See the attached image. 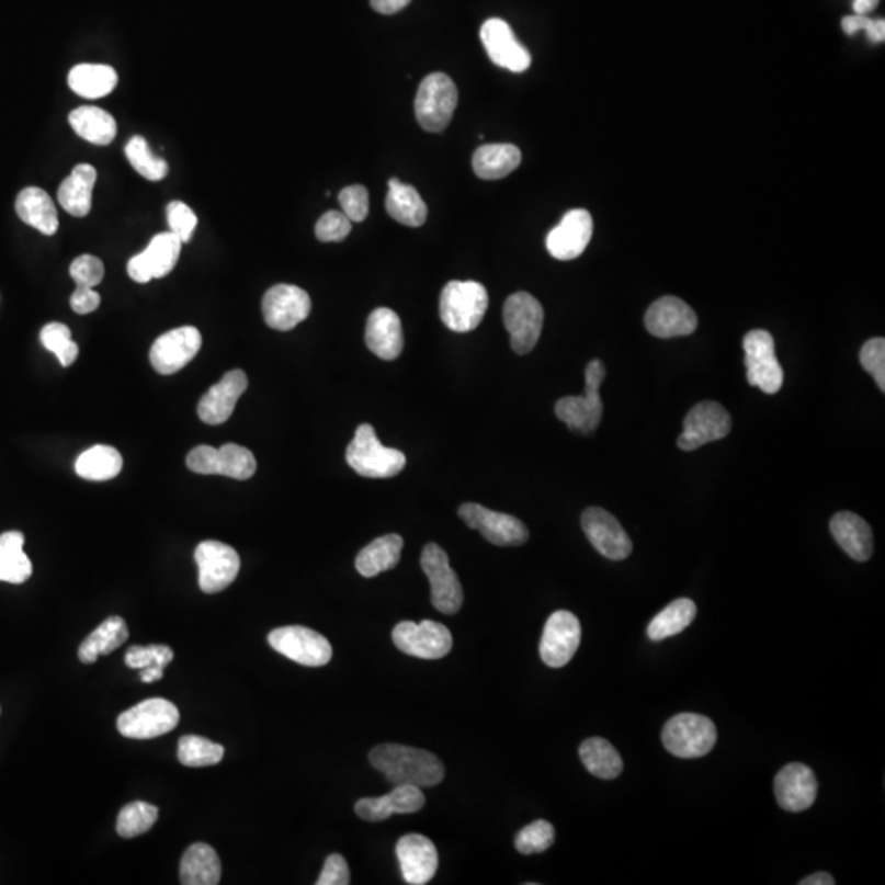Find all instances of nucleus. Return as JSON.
<instances>
[{
    "mask_svg": "<svg viewBox=\"0 0 885 885\" xmlns=\"http://www.w3.org/2000/svg\"><path fill=\"white\" fill-rule=\"evenodd\" d=\"M370 762L394 785L435 787L444 779V765L439 756L412 746L386 745L371 749Z\"/></svg>",
    "mask_w": 885,
    "mask_h": 885,
    "instance_id": "1",
    "label": "nucleus"
},
{
    "mask_svg": "<svg viewBox=\"0 0 885 885\" xmlns=\"http://www.w3.org/2000/svg\"><path fill=\"white\" fill-rule=\"evenodd\" d=\"M347 463L354 473L367 479H389L402 473L407 457L402 451L384 446L373 427L363 423L358 427L353 442L348 444Z\"/></svg>",
    "mask_w": 885,
    "mask_h": 885,
    "instance_id": "2",
    "label": "nucleus"
},
{
    "mask_svg": "<svg viewBox=\"0 0 885 885\" xmlns=\"http://www.w3.org/2000/svg\"><path fill=\"white\" fill-rule=\"evenodd\" d=\"M489 307L486 287L476 281H451L440 297V317L450 330L467 333L476 330Z\"/></svg>",
    "mask_w": 885,
    "mask_h": 885,
    "instance_id": "3",
    "label": "nucleus"
},
{
    "mask_svg": "<svg viewBox=\"0 0 885 885\" xmlns=\"http://www.w3.org/2000/svg\"><path fill=\"white\" fill-rule=\"evenodd\" d=\"M603 379L605 366L602 361H590L586 367L585 394L559 399L555 407L556 417L575 432L588 435L597 430L603 416V402L600 399V384Z\"/></svg>",
    "mask_w": 885,
    "mask_h": 885,
    "instance_id": "4",
    "label": "nucleus"
},
{
    "mask_svg": "<svg viewBox=\"0 0 885 885\" xmlns=\"http://www.w3.org/2000/svg\"><path fill=\"white\" fill-rule=\"evenodd\" d=\"M457 107V89L444 72H432L420 82L416 95V117L420 127L440 134L450 125Z\"/></svg>",
    "mask_w": 885,
    "mask_h": 885,
    "instance_id": "5",
    "label": "nucleus"
},
{
    "mask_svg": "<svg viewBox=\"0 0 885 885\" xmlns=\"http://www.w3.org/2000/svg\"><path fill=\"white\" fill-rule=\"evenodd\" d=\"M715 742H717V728L714 722L704 715H676L662 730V745L676 758H702L714 749Z\"/></svg>",
    "mask_w": 885,
    "mask_h": 885,
    "instance_id": "6",
    "label": "nucleus"
},
{
    "mask_svg": "<svg viewBox=\"0 0 885 885\" xmlns=\"http://www.w3.org/2000/svg\"><path fill=\"white\" fill-rule=\"evenodd\" d=\"M185 463L192 473L204 476L218 474L237 480L251 479L258 467L254 454L248 447L235 443H227L222 447L202 444L188 454Z\"/></svg>",
    "mask_w": 885,
    "mask_h": 885,
    "instance_id": "7",
    "label": "nucleus"
},
{
    "mask_svg": "<svg viewBox=\"0 0 885 885\" xmlns=\"http://www.w3.org/2000/svg\"><path fill=\"white\" fill-rule=\"evenodd\" d=\"M746 379L764 394H778L784 384V371L775 356L774 338L769 331L752 330L742 340Z\"/></svg>",
    "mask_w": 885,
    "mask_h": 885,
    "instance_id": "8",
    "label": "nucleus"
},
{
    "mask_svg": "<svg viewBox=\"0 0 885 885\" xmlns=\"http://www.w3.org/2000/svg\"><path fill=\"white\" fill-rule=\"evenodd\" d=\"M545 310L538 298L529 293L510 295L503 305V324L517 354H529L542 337Z\"/></svg>",
    "mask_w": 885,
    "mask_h": 885,
    "instance_id": "9",
    "label": "nucleus"
},
{
    "mask_svg": "<svg viewBox=\"0 0 885 885\" xmlns=\"http://www.w3.org/2000/svg\"><path fill=\"white\" fill-rule=\"evenodd\" d=\"M268 642L274 651L307 668L328 665L333 656L330 642L320 633L305 626H283L273 629L268 636Z\"/></svg>",
    "mask_w": 885,
    "mask_h": 885,
    "instance_id": "10",
    "label": "nucleus"
},
{
    "mask_svg": "<svg viewBox=\"0 0 885 885\" xmlns=\"http://www.w3.org/2000/svg\"><path fill=\"white\" fill-rule=\"evenodd\" d=\"M178 707L166 699H148L124 712L118 717L117 728L122 737L134 739L158 738L179 725Z\"/></svg>",
    "mask_w": 885,
    "mask_h": 885,
    "instance_id": "11",
    "label": "nucleus"
},
{
    "mask_svg": "<svg viewBox=\"0 0 885 885\" xmlns=\"http://www.w3.org/2000/svg\"><path fill=\"white\" fill-rule=\"evenodd\" d=\"M457 515L492 545L520 546L529 542L530 533L525 523L509 513L493 512L479 503L467 502L459 507Z\"/></svg>",
    "mask_w": 885,
    "mask_h": 885,
    "instance_id": "12",
    "label": "nucleus"
},
{
    "mask_svg": "<svg viewBox=\"0 0 885 885\" xmlns=\"http://www.w3.org/2000/svg\"><path fill=\"white\" fill-rule=\"evenodd\" d=\"M423 572L432 588V603L444 615H454L463 606L464 593L456 572L451 569L446 552L436 543H429L420 558Z\"/></svg>",
    "mask_w": 885,
    "mask_h": 885,
    "instance_id": "13",
    "label": "nucleus"
},
{
    "mask_svg": "<svg viewBox=\"0 0 885 885\" xmlns=\"http://www.w3.org/2000/svg\"><path fill=\"white\" fill-rule=\"evenodd\" d=\"M394 645L420 659L444 658L453 648V635L443 623L423 620V622H402L394 628Z\"/></svg>",
    "mask_w": 885,
    "mask_h": 885,
    "instance_id": "14",
    "label": "nucleus"
},
{
    "mask_svg": "<svg viewBox=\"0 0 885 885\" xmlns=\"http://www.w3.org/2000/svg\"><path fill=\"white\" fill-rule=\"evenodd\" d=\"M195 563L198 568V588L205 593L222 592L234 585L240 572V556L225 543L202 542L195 548Z\"/></svg>",
    "mask_w": 885,
    "mask_h": 885,
    "instance_id": "15",
    "label": "nucleus"
},
{
    "mask_svg": "<svg viewBox=\"0 0 885 885\" xmlns=\"http://www.w3.org/2000/svg\"><path fill=\"white\" fill-rule=\"evenodd\" d=\"M202 347L201 331L195 327H181L161 334L149 350L152 370L162 376H171L184 370Z\"/></svg>",
    "mask_w": 885,
    "mask_h": 885,
    "instance_id": "16",
    "label": "nucleus"
},
{
    "mask_svg": "<svg viewBox=\"0 0 885 885\" xmlns=\"http://www.w3.org/2000/svg\"><path fill=\"white\" fill-rule=\"evenodd\" d=\"M581 645V623L578 616L558 610L549 616L540 643V656L549 668L559 669L571 661Z\"/></svg>",
    "mask_w": 885,
    "mask_h": 885,
    "instance_id": "17",
    "label": "nucleus"
},
{
    "mask_svg": "<svg viewBox=\"0 0 885 885\" xmlns=\"http://www.w3.org/2000/svg\"><path fill=\"white\" fill-rule=\"evenodd\" d=\"M731 430V417L721 404L705 400L692 407L684 420V432L679 436L682 451H694L704 444L725 439Z\"/></svg>",
    "mask_w": 885,
    "mask_h": 885,
    "instance_id": "18",
    "label": "nucleus"
},
{
    "mask_svg": "<svg viewBox=\"0 0 885 885\" xmlns=\"http://www.w3.org/2000/svg\"><path fill=\"white\" fill-rule=\"evenodd\" d=\"M581 522L590 545L606 559L623 561L632 555V540L612 513L589 507L582 513Z\"/></svg>",
    "mask_w": 885,
    "mask_h": 885,
    "instance_id": "19",
    "label": "nucleus"
},
{
    "mask_svg": "<svg viewBox=\"0 0 885 885\" xmlns=\"http://www.w3.org/2000/svg\"><path fill=\"white\" fill-rule=\"evenodd\" d=\"M480 42L490 61L512 72H523L532 65L529 49L517 39L512 26L502 19H489L480 26Z\"/></svg>",
    "mask_w": 885,
    "mask_h": 885,
    "instance_id": "20",
    "label": "nucleus"
},
{
    "mask_svg": "<svg viewBox=\"0 0 885 885\" xmlns=\"http://www.w3.org/2000/svg\"><path fill=\"white\" fill-rule=\"evenodd\" d=\"M310 295L291 284H277L263 297V317L273 330L290 331L310 315Z\"/></svg>",
    "mask_w": 885,
    "mask_h": 885,
    "instance_id": "21",
    "label": "nucleus"
},
{
    "mask_svg": "<svg viewBox=\"0 0 885 885\" xmlns=\"http://www.w3.org/2000/svg\"><path fill=\"white\" fill-rule=\"evenodd\" d=\"M181 248L182 241L171 231L156 235L144 253L128 261V276L140 284L168 276L178 264Z\"/></svg>",
    "mask_w": 885,
    "mask_h": 885,
    "instance_id": "22",
    "label": "nucleus"
},
{
    "mask_svg": "<svg viewBox=\"0 0 885 885\" xmlns=\"http://www.w3.org/2000/svg\"><path fill=\"white\" fill-rule=\"evenodd\" d=\"M593 234L592 215L585 208L569 211L546 237V250L555 260L571 261L581 257Z\"/></svg>",
    "mask_w": 885,
    "mask_h": 885,
    "instance_id": "23",
    "label": "nucleus"
},
{
    "mask_svg": "<svg viewBox=\"0 0 885 885\" xmlns=\"http://www.w3.org/2000/svg\"><path fill=\"white\" fill-rule=\"evenodd\" d=\"M817 792L814 771L802 762H791L775 775L774 794L779 807L791 814L808 810L815 804Z\"/></svg>",
    "mask_w": 885,
    "mask_h": 885,
    "instance_id": "24",
    "label": "nucleus"
},
{
    "mask_svg": "<svg viewBox=\"0 0 885 885\" xmlns=\"http://www.w3.org/2000/svg\"><path fill=\"white\" fill-rule=\"evenodd\" d=\"M645 325L656 338H676L694 333L699 320L691 305L674 295H666L648 308Z\"/></svg>",
    "mask_w": 885,
    "mask_h": 885,
    "instance_id": "25",
    "label": "nucleus"
},
{
    "mask_svg": "<svg viewBox=\"0 0 885 885\" xmlns=\"http://www.w3.org/2000/svg\"><path fill=\"white\" fill-rule=\"evenodd\" d=\"M396 853L407 884H429L435 877L439 851L429 838L417 833L406 835L397 843Z\"/></svg>",
    "mask_w": 885,
    "mask_h": 885,
    "instance_id": "26",
    "label": "nucleus"
},
{
    "mask_svg": "<svg viewBox=\"0 0 885 885\" xmlns=\"http://www.w3.org/2000/svg\"><path fill=\"white\" fill-rule=\"evenodd\" d=\"M248 389L247 374L241 370L228 371L220 383L212 386L198 402V419L207 426H222L234 416L238 399Z\"/></svg>",
    "mask_w": 885,
    "mask_h": 885,
    "instance_id": "27",
    "label": "nucleus"
},
{
    "mask_svg": "<svg viewBox=\"0 0 885 885\" xmlns=\"http://www.w3.org/2000/svg\"><path fill=\"white\" fill-rule=\"evenodd\" d=\"M367 348L384 361H394L404 351L402 321L390 308L381 307L371 311L366 324Z\"/></svg>",
    "mask_w": 885,
    "mask_h": 885,
    "instance_id": "28",
    "label": "nucleus"
},
{
    "mask_svg": "<svg viewBox=\"0 0 885 885\" xmlns=\"http://www.w3.org/2000/svg\"><path fill=\"white\" fill-rule=\"evenodd\" d=\"M831 535L850 558L866 563L873 556V530L853 512H840L831 519Z\"/></svg>",
    "mask_w": 885,
    "mask_h": 885,
    "instance_id": "29",
    "label": "nucleus"
},
{
    "mask_svg": "<svg viewBox=\"0 0 885 885\" xmlns=\"http://www.w3.org/2000/svg\"><path fill=\"white\" fill-rule=\"evenodd\" d=\"M98 171L94 166H76L71 174L63 181L58 189V201L72 217H86L92 208V191H94Z\"/></svg>",
    "mask_w": 885,
    "mask_h": 885,
    "instance_id": "30",
    "label": "nucleus"
},
{
    "mask_svg": "<svg viewBox=\"0 0 885 885\" xmlns=\"http://www.w3.org/2000/svg\"><path fill=\"white\" fill-rule=\"evenodd\" d=\"M16 215L39 234L52 237L58 231V212L52 197L39 188H26L20 192L15 202Z\"/></svg>",
    "mask_w": 885,
    "mask_h": 885,
    "instance_id": "31",
    "label": "nucleus"
},
{
    "mask_svg": "<svg viewBox=\"0 0 885 885\" xmlns=\"http://www.w3.org/2000/svg\"><path fill=\"white\" fill-rule=\"evenodd\" d=\"M386 211L394 220L406 227H422L429 217V208L419 191L397 178L389 179Z\"/></svg>",
    "mask_w": 885,
    "mask_h": 885,
    "instance_id": "32",
    "label": "nucleus"
},
{
    "mask_svg": "<svg viewBox=\"0 0 885 885\" xmlns=\"http://www.w3.org/2000/svg\"><path fill=\"white\" fill-rule=\"evenodd\" d=\"M402 536L390 533L374 540L356 556V569L363 578H376L396 568L402 555Z\"/></svg>",
    "mask_w": 885,
    "mask_h": 885,
    "instance_id": "33",
    "label": "nucleus"
},
{
    "mask_svg": "<svg viewBox=\"0 0 885 885\" xmlns=\"http://www.w3.org/2000/svg\"><path fill=\"white\" fill-rule=\"evenodd\" d=\"M181 884L217 885L220 883L222 864L217 851L205 843H195L185 850L179 870Z\"/></svg>",
    "mask_w": 885,
    "mask_h": 885,
    "instance_id": "34",
    "label": "nucleus"
},
{
    "mask_svg": "<svg viewBox=\"0 0 885 885\" xmlns=\"http://www.w3.org/2000/svg\"><path fill=\"white\" fill-rule=\"evenodd\" d=\"M522 162V151L510 144L483 145L473 156V169L477 178L486 181L507 178Z\"/></svg>",
    "mask_w": 885,
    "mask_h": 885,
    "instance_id": "35",
    "label": "nucleus"
},
{
    "mask_svg": "<svg viewBox=\"0 0 885 885\" xmlns=\"http://www.w3.org/2000/svg\"><path fill=\"white\" fill-rule=\"evenodd\" d=\"M127 639L128 628L125 620L117 615L109 616L82 642L81 648H79V659L84 665H92L98 661L99 656L111 655Z\"/></svg>",
    "mask_w": 885,
    "mask_h": 885,
    "instance_id": "36",
    "label": "nucleus"
},
{
    "mask_svg": "<svg viewBox=\"0 0 885 885\" xmlns=\"http://www.w3.org/2000/svg\"><path fill=\"white\" fill-rule=\"evenodd\" d=\"M69 124L82 140L101 145V147L112 144L117 135L115 118L104 109L91 107V105L72 111L69 114Z\"/></svg>",
    "mask_w": 885,
    "mask_h": 885,
    "instance_id": "37",
    "label": "nucleus"
},
{
    "mask_svg": "<svg viewBox=\"0 0 885 885\" xmlns=\"http://www.w3.org/2000/svg\"><path fill=\"white\" fill-rule=\"evenodd\" d=\"M69 88L86 99H101L114 92L118 76L112 66L78 65L69 71Z\"/></svg>",
    "mask_w": 885,
    "mask_h": 885,
    "instance_id": "38",
    "label": "nucleus"
},
{
    "mask_svg": "<svg viewBox=\"0 0 885 885\" xmlns=\"http://www.w3.org/2000/svg\"><path fill=\"white\" fill-rule=\"evenodd\" d=\"M23 538L20 532H7L0 535V581L9 585H23L33 572L32 561L23 552Z\"/></svg>",
    "mask_w": 885,
    "mask_h": 885,
    "instance_id": "39",
    "label": "nucleus"
},
{
    "mask_svg": "<svg viewBox=\"0 0 885 885\" xmlns=\"http://www.w3.org/2000/svg\"><path fill=\"white\" fill-rule=\"evenodd\" d=\"M124 467L122 454L107 444L89 447L76 461V474L88 480H111L121 474Z\"/></svg>",
    "mask_w": 885,
    "mask_h": 885,
    "instance_id": "40",
    "label": "nucleus"
},
{
    "mask_svg": "<svg viewBox=\"0 0 885 885\" xmlns=\"http://www.w3.org/2000/svg\"><path fill=\"white\" fill-rule=\"evenodd\" d=\"M697 615V606L691 599H678L669 603L648 625V638L658 643L684 632Z\"/></svg>",
    "mask_w": 885,
    "mask_h": 885,
    "instance_id": "41",
    "label": "nucleus"
},
{
    "mask_svg": "<svg viewBox=\"0 0 885 885\" xmlns=\"http://www.w3.org/2000/svg\"><path fill=\"white\" fill-rule=\"evenodd\" d=\"M579 756L582 764L595 778L610 781L622 774V756L606 739L597 737L586 739L579 748Z\"/></svg>",
    "mask_w": 885,
    "mask_h": 885,
    "instance_id": "42",
    "label": "nucleus"
},
{
    "mask_svg": "<svg viewBox=\"0 0 885 885\" xmlns=\"http://www.w3.org/2000/svg\"><path fill=\"white\" fill-rule=\"evenodd\" d=\"M224 746L211 739L185 735L179 739L178 758L179 761L189 768H205L215 765L224 759Z\"/></svg>",
    "mask_w": 885,
    "mask_h": 885,
    "instance_id": "43",
    "label": "nucleus"
},
{
    "mask_svg": "<svg viewBox=\"0 0 885 885\" xmlns=\"http://www.w3.org/2000/svg\"><path fill=\"white\" fill-rule=\"evenodd\" d=\"M159 810L148 802H132L118 814L117 833L122 838H135L151 830L158 820Z\"/></svg>",
    "mask_w": 885,
    "mask_h": 885,
    "instance_id": "44",
    "label": "nucleus"
},
{
    "mask_svg": "<svg viewBox=\"0 0 885 885\" xmlns=\"http://www.w3.org/2000/svg\"><path fill=\"white\" fill-rule=\"evenodd\" d=\"M125 156L132 168L148 181H161L168 175V162L152 155L144 137H134L125 147Z\"/></svg>",
    "mask_w": 885,
    "mask_h": 885,
    "instance_id": "45",
    "label": "nucleus"
},
{
    "mask_svg": "<svg viewBox=\"0 0 885 885\" xmlns=\"http://www.w3.org/2000/svg\"><path fill=\"white\" fill-rule=\"evenodd\" d=\"M555 843V827L549 821L536 820L515 835V848L522 854H540Z\"/></svg>",
    "mask_w": 885,
    "mask_h": 885,
    "instance_id": "46",
    "label": "nucleus"
},
{
    "mask_svg": "<svg viewBox=\"0 0 885 885\" xmlns=\"http://www.w3.org/2000/svg\"><path fill=\"white\" fill-rule=\"evenodd\" d=\"M174 658L169 646H132L125 655V665L132 669L166 668Z\"/></svg>",
    "mask_w": 885,
    "mask_h": 885,
    "instance_id": "47",
    "label": "nucleus"
},
{
    "mask_svg": "<svg viewBox=\"0 0 885 885\" xmlns=\"http://www.w3.org/2000/svg\"><path fill=\"white\" fill-rule=\"evenodd\" d=\"M166 214H168L169 231L174 234L182 243L191 241L198 222L195 212L184 202L174 201L168 205Z\"/></svg>",
    "mask_w": 885,
    "mask_h": 885,
    "instance_id": "48",
    "label": "nucleus"
},
{
    "mask_svg": "<svg viewBox=\"0 0 885 885\" xmlns=\"http://www.w3.org/2000/svg\"><path fill=\"white\" fill-rule=\"evenodd\" d=\"M386 798L393 815L416 814V812L422 810L423 805H426V795H423L422 788L417 787V785H396L394 791L386 794Z\"/></svg>",
    "mask_w": 885,
    "mask_h": 885,
    "instance_id": "49",
    "label": "nucleus"
},
{
    "mask_svg": "<svg viewBox=\"0 0 885 885\" xmlns=\"http://www.w3.org/2000/svg\"><path fill=\"white\" fill-rule=\"evenodd\" d=\"M351 234V220L340 211H330L318 218L315 237L324 243L343 241Z\"/></svg>",
    "mask_w": 885,
    "mask_h": 885,
    "instance_id": "50",
    "label": "nucleus"
},
{
    "mask_svg": "<svg viewBox=\"0 0 885 885\" xmlns=\"http://www.w3.org/2000/svg\"><path fill=\"white\" fill-rule=\"evenodd\" d=\"M338 201H340L341 212L351 222L366 220L367 214H370V194L364 185H348L338 195Z\"/></svg>",
    "mask_w": 885,
    "mask_h": 885,
    "instance_id": "51",
    "label": "nucleus"
},
{
    "mask_svg": "<svg viewBox=\"0 0 885 885\" xmlns=\"http://www.w3.org/2000/svg\"><path fill=\"white\" fill-rule=\"evenodd\" d=\"M861 366L873 374L880 389L885 390V340L873 338L863 344L860 353Z\"/></svg>",
    "mask_w": 885,
    "mask_h": 885,
    "instance_id": "52",
    "label": "nucleus"
},
{
    "mask_svg": "<svg viewBox=\"0 0 885 885\" xmlns=\"http://www.w3.org/2000/svg\"><path fill=\"white\" fill-rule=\"evenodd\" d=\"M104 273V263L92 254L76 258L69 268V274L78 286L92 287V290L102 283Z\"/></svg>",
    "mask_w": 885,
    "mask_h": 885,
    "instance_id": "53",
    "label": "nucleus"
},
{
    "mask_svg": "<svg viewBox=\"0 0 885 885\" xmlns=\"http://www.w3.org/2000/svg\"><path fill=\"white\" fill-rule=\"evenodd\" d=\"M350 883V867H348L347 860L341 854H330L325 861L317 885H348Z\"/></svg>",
    "mask_w": 885,
    "mask_h": 885,
    "instance_id": "54",
    "label": "nucleus"
},
{
    "mask_svg": "<svg viewBox=\"0 0 885 885\" xmlns=\"http://www.w3.org/2000/svg\"><path fill=\"white\" fill-rule=\"evenodd\" d=\"M39 340H42V344L46 350L52 351L53 354H58L63 348L71 343V330L66 325L53 321V324L43 327Z\"/></svg>",
    "mask_w": 885,
    "mask_h": 885,
    "instance_id": "55",
    "label": "nucleus"
},
{
    "mask_svg": "<svg viewBox=\"0 0 885 885\" xmlns=\"http://www.w3.org/2000/svg\"><path fill=\"white\" fill-rule=\"evenodd\" d=\"M69 304H71V308L76 314H91V311L98 310L99 305H101V295L95 293L92 287L78 286V290L72 293Z\"/></svg>",
    "mask_w": 885,
    "mask_h": 885,
    "instance_id": "56",
    "label": "nucleus"
},
{
    "mask_svg": "<svg viewBox=\"0 0 885 885\" xmlns=\"http://www.w3.org/2000/svg\"><path fill=\"white\" fill-rule=\"evenodd\" d=\"M410 2H412V0H371V7H373L376 12L390 15V13H397L406 9Z\"/></svg>",
    "mask_w": 885,
    "mask_h": 885,
    "instance_id": "57",
    "label": "nucleus"
},
{
    "mask_svg": "<svg viewBox=\"0 0 885 885\" xmlns=\"http://www.w3.org/2000/svg\"><path fill=\"white\" fill-rule=\"evenodd\" d=\"M870 20L871 19H867L866 15L844 16L843 30L848 33V35H854V33L861 32V30H866Z\"/></svg>",
    "mask_w": 885,
    "mask_h": 885,
    "instance_id": "58",
    "label": "nucleus"
},
{
    "mask_svg": "<svg viewBox=\"0 0 885 885\" xmlns=\"http://www.w3.org/2000/svg\"><path fill=\"white\" fill-rule=\"evenodd\" d=\"M864 32H866L867 38H870L871 42L874 43L884 42L885 39L884 20L883 19L870 20V23H867L866 30H864Z\"/></svg>",
    "mask_w": 885,
    "mask_h": 885,
    "instance_id": "59",
    "label": "nucleus"
},
{
    "mask_svg": "<svg viewBox=\"0 0 885 885\" xmlns=\"http://www.w3.org/2000/svg\"><path fill=\"white\" fill-rule=\"evenodd\" d=\"M55 356L58 358L59 364H61V366L65 367L71 366V364L75 363L76 360H78L79 347L78 344L75 343V341H71V343L68 344V347L63 348V350L59 351L58 354H55Z\"/></svg>",
    "mask_w": 885,
    "mask_h": 885,
    "instance_id": "60",
    "label": "nucleus"
},
{
    "mask_svg": "<svg viewBox=\"0 0 885 885\" xmlns=\"http://www.w3.org/2000/svg\"><path fill=\"white\" fill-rule=\"evenodd\" d=\"M801 885H833L835 880L827 873H815L802 880Z\"/></svg>",
    "mask_w": 885,
    "mask_h": 885,
    "instance_id": "61",
    "label": "nucleus"
},
{
    "mask_svg": "<svg viewBox=\"0 0 885 885\" xmlns=\"http://www.w3.org/2000/svg\"><path fill=\"white\" fill-rule=\"evenodd\" d=\"M877 3H880V0H854L853 9L856 15H867V13L876 9Z\"/></svg>",
    "mask_w": 885,
    "mask_h": 885,
    "instance_id": "62",
    "label": "nucleus"
},
{
    "mask_svg": "<svg viewBox=\"0 0 885 885\" xmlns=\"http://www.w3.org/2000/svg\"><path fill=\"white\" fill-rule=\"evenodd\" d=\"M162 674H164V668L140 669L141 681L147 682V684H149V682L159 681V679L162 678Z\"/></svg>",
    "mask_w": 885,
    "mask_h": 885,
    "instance_id": "63",
    "label": "nucleus"
}]
</instances>
